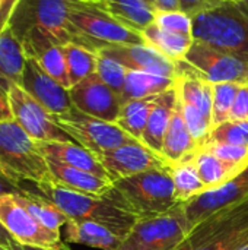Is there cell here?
<instances>
[{"label":"cell","instance_id":"1","mask_svg":"<svg viewBox=\"0 0 248 250\" xmlns=\"http://www.w3.org/2000/svg\"><path fill=\"white\" fill-rule=\"evenodd\" d=\"M105 196L136 218L162 215L180 205L175 199L171 166L113 182Z\"/></svg>","mask_w":248,"mask_h":250},{"label":"cell","instance_id":"2","mask_svg":"<svg viewBox=\"0 0 248 250\" xmlns=\"http://www.w3.org/2000/svg\"><path fill=\"white\" fill-rule=\"evenodd\" d=\"M73 1L75 0H19L7 26L19 40H22L29 29L39 28L63 45L77 44L98 53L102 45L80 32L70 21Z\"/></svg>","mask_w":248,"mask_h":250},{"label":"cell","instance_id":"3","mask_svg":"<svg viewBox=\"0 0 248 250\" xmlns=\"http://www.w3.org/2000/svg\"><path fill=\"white\" fill-rule=\"evenodd\" d=\"M196 41L248 63V0L218 3L191 18Z\"/></svg>","mask_w":248,"mask_h":250},{"label":"cell","instance_id":"4","mask_svg":"<svg viewBox=\"0 0 248 250\" xmlns=\"http://www.w3.org/2000/svg\"><path fill=\"white\" fill-rule=\"evenodd\" d=\"M34 188L37 190L35 193L51 201L69 217V220L96 221L111 227L121 237H126L139 220L107 196L76 192L56 183L53 179L38 183Z\"/></svg>","mask_w":248,"mask_h":250},{"label":"cell","instance_id":"5","mask_svg":"<svg viewBox=\"0 0 248 250\" xmlns=\"http://www.w3.org/2000/svg\"><path fill=\"white\" fill-rule=\"evenodd\" d=\"M0 170L15 183L34 186L50 180L47 158L18 122H0Z\"/></svg>","mask_w":248,"mask_h":250},{"label":"cell","instance_id":"6","mask_svg":"<svg viewBox=\"0 0 248 250\" xmlns=\"http://www.w3.org/2000/svg\"><path fill=\"white\" fill-rule=\"evenodd\" d=\"M248 242V199L194 226L175 250H237Z\"/></svg>","mask_w":248,"mask_h":250},{"label":"cell","instance_id":"7","mask_svg":"<svg viewBox=\"0 0 248 250\" xmlns=\"http://www.w3.org/2000/svg\"><path fill=\"white\" fill-rule=\"evenodd\" d=\"M190 233L183 204L167 214L139 218L117 250H175Z\"/></svg>","mask_w":248,"mask_h":250},{"label":"cell","instance_id":"8","mask_svg":"<svg viewBox=\"0 0 248 250\" xmlns=\"http://www.w3.org/2000/svg\"><path fill=\"white\" fill-rule=\"evenodd\" d=\"M54 119L56 123L75 142L92 151L94 154H99L126 144L137 142V139L126 133L117 123L88 116L75 107L63 114L54 116Z\"/></svg>","mask_w":248,"mask_h":250},{"label":"cell","instance_id":"9","mask_svg":"<svg viewBox=\"0 0 248 250\" xmlns=\"http://www.w3.org/2000/svg\"><path fill=\"white\" fill-rule=\"evenodd\" d=\"M73 25L95 42L105 45H142V34L110 16L99 3L73 1L70 10Z\"/></svg>","mask_w":248,"mask_h":250},{"label":"cell","instance_id":"10","mask_svg":"<svg viewBox=\"0 0 248 250\" xmlns=\"http://www.w3.org/2000/svg\"><path fill=\"white\" fill-rule=\"evenodd\" d=\"M13 120L37 142H70L73 141L57 123L44 105L32 98L20 85L7 89Z\"/></svg>","mask_w":248,"mask_h":250},{"label":"cell","instance_id":"11","mask_svg":"<svg viewBox=\"0 0 248 250\" xmlns=\"http://www.w3.org/2000/svg\"><path fill=\"white\" fill-rule=\"evenodd\" d=\"M0 224L23 246L57 248L63 245L61 233L44 227L20 204L18 195L0 196Z\"/></svg>","mask_w":248,"mask_h":250},{"label":"cell","instance_id":"12","mask_svg":"<svg viewBox=\"0 0 248 250\" xmlns=\"http://www.w3.org/2000/svg\"><path fill=\"white\" fill-rule=\"evenodd\" d=\"M184 60L203 73L212 83H248V63L246 60L213 48L202 41L194 40Z\"/></svg>","mask_w":248,"mask_h":250},{"label":"cell","instance_id":"13","mask_svg":"<svg viewBox=\"0 0 248 250\" xmlns=\"http://www.w3.org/2000/svg\"><path fill=\"white\" fill-rule=\"evenodd\" d=\"M96 157L111 182L171 166L161 154L155 152L139 141L99 152Z\"/></svg>","mask_w":248,"mask_h":250},{"label":"cell","instance_id":"14","mask_svg":"<svg viewBox=\"0 0 248 250\" xmlns=\"http://www.w3.org/2000/svg\"><path fill=\"white\" fill-rule=\"evenodd\" d=\"M248 199V167L235 176L232 180L224 186L202 193L189 202L183 204L184 215L191 230L194 226L202 223L205 218L213 215L215 212L225 209L231 205H237Z\"/></svg>","mask_w":248,"mask_h":250},{"label":"cell","instance_id":"15","mask_svg":"<svg viewBox=\"0 0 248 250\" xmlns=\"http://www.w3.org/2000/svg\"><path fill=\"white\" fill-rule=\"evenodd\" d=\"M70 100L79 111L115 123L121 110L118 95L96 75H91L69 89Z\"/></svg>","mask_w":248,"mask_h":250},{"label":"cell","instance_id":"16","mask_svg":"<svg viewBox=\"0 0 248 250\" xmlns=\"http://www.w3.org/2000/svg\"><path fill=\"white\" fill-rule=\"evenodd\" d=\"M20 86L54 116L63 114L73 107L69 89L51 78L31 57H26Z\"/></svg>","mask_w":248,"mask_h":250},{"label":"cell","instance_id":"17","mask_svg":"<svg viewBox=\"0 0 248 250\" xmlns=\"http://www.w3.org/2000/svg\"><path fill=\"white\" fill-rule=\"evenodd\" d=\"M20 41L26 57L34 59L51 78H54L63 86L67 89L72 88L61 42L39 28L29 29Z\"/></svg>","mask_w":248,"mask_h":250},{"label":"cell","instance_id":"18","mask_svg":"<svg viewBox=\"0 0 248 250\" xmlns=\"http://www.w3.org/2000/svg\"><path fill=\"white\" fill-rule=\"evenodd\" d=\"M98 53L118 62L127 70L146 72V73H153V75L172 78V79H175V75H177L175 63L146 44L105 45Z\"/></svg>","mask_w":248,"mask_h":250},{"label":"cell","instance_id":"19","mask_svg":"<svg viewBox=\"0 0 248 250\" xmlns=\"http://www.w3.org/2000/svg\"><path fill=\"white\" fill-rule=\"evenodd\" d=\"M42 154L45 158H51L56 161H60L63 164H67L70 167L92 173L98 177L110 180L105 168L102 167L101 161L98 160L96 154L86 149L85 146L79 145L75 141L70 142H38Z\"/></svg>","mask_w":248,"mask_h":250},{"label":"cell","instance_id":"20","mask_svg":"<svg viewBox=\"0 0 248 250\" xmlns=\"http://www.w3.org/2000/svg\"><path fill=\"white\" fill-rule=\"evenodd\" d=\"M64 237L67 243L99 250H117L124 239L111 227L89 220H69Z\"/></svg>","mask_w":248,"mask_h":250},{"label":"cell","instance_id":"21","mask_svg":"<svg viewBox=\"0 0 248 250\" xmlns=\"http://www.w3.org/2000/svg\"><path fill=\"white\" fill-rule=\"evenodd\" d=\"M47 164H48L51 179L56 183H58L67 189L82 192V193L95 195V196H105L113 186L111 180H107V179L98 177L92 173L70 167L60 161L47 158Z\"/></svg>","mask_w":248,"mask_h":250},{"label":"cell","instance_id":"22","mask_svg":"<svg viewBox=\"0 0 248 250\" xmlns=\"http://www.w3.org/2000/svg\"><path fill=\"white\" fill-rule=\"evenodd\" d=\"M177 101H178V94L175 85L158 95L156 103L149 114L148 125L142 138V142L146 146H149L151 149H153L161 155H162L164 138L171 123Z\"/></svg>","mask_w":248,"mask_h":250},{"label":"cell","instance_id":"23","mask_svg":"<svg viewBox=\"0 0 248 250\" xmlns=\"http://www.w3.org/2000/svg\"><path fill=\"white\" fill-rule=\"evenodd\" d=\"M26 54L22 41L6 26L0 32V83L9 89L12 85H20Z\"/></svg>","mask_w":248,"mask_h":250},{"label":"cell","instance_id":"24","mask_svg":"<svg viewBox=\"0 0 248 250\" xmlns=\"http://www.w3.org/2000/svg\"><path fill=\"white\" fill-rule=\"evenodd\" d=\"M199 149L197 141L193 138L191 132L189 130L183 111H181V104L180 100L177 101L171 123L168 126V130L164 138L162 144V157L170 163H178L184 160L187 155L196 152Z\"/></svg>","mask_w":248,"mask_h":250},{"label":"cell","instance_id":"25","mask_svg":"<svg viewBox=\"0 0 248 250\" xmlns=\"http://www.w3.org/2000/svg\"><path fill=\"white\" fill-rule=\"evenodd\" d=\"M142 37L146 45L155 48L158 53L174 63L184 60L194 42V37L191 34L168 31L161 28L155 22H152L148 28L142 31Z\"/></svg>","mask_w":248,"mask_h":250},{"label":"cell","instance_id":"26","mask_svg":"<svg viewBox=\"0 0 248 250\" xmlns=\"http://www.w3.org/2000/svg\"><path fill=\"white\" fill-rule=\"evenodd\" d=\"M101 7L115 21L140 34L155 21L156 13L146 0H101Z\"/></svg>","mask_w":248,"mask_h":250},{"label":"cell","instance_id":"27","mask_svg":"<svg viewBox=\"0 0 248 250\" xmlns=\"http://www.w3.org/2000/svg\"><path fill=\"white\" fill-rule=\"evenodd\" d=\"M194 164L197 167L202 182L208 188V192L224 186L225 183H228L229 180H232L235 176H238L241 171L246 170L219 160L218 157H215L212 152H209L202 146L194 152Z\"/></svg>","mask_w":248,"mask_h":250},{"label":"cell","instance_id":"28","mask_svg":"<svg viewBox=\"0 0 248 250\" xmlns=\"http://www.w3.org/2000/svg\"><path fill=\"white\" fill-rule=\"evenodd\" d=\"M171 176L178 204H186L190 199L208 192V188L202 182L194 164V152L187 155L184 160L171 164Z\"/></svg>","mask_w":248,"mask_h":250},{"label":"cell","instance_id":"29","mask_svg":"<svg viewBox=\"0 0 248 250\" xmlns=\"http://www.w3.org/2000/svg\"><path fill=\"white\" fill-rule=\"evenodd\" d=\"M174 85H175V79L172 78H165V76L146 73V72L129 70L120 101L121 104H124L132 100H140V98L159 95L165 92L167 89L172 88Z\"/></svg>","mask_w":248,"mask_h":250},{"label":"cell","instance_id":"30","mask_svg":"<svg viewBox=\"0 0 248 250\" xmlns=\"http://www.w3.org/2000/svg\"><path fill=\"white\" fill-rule=\"evenodd\" d=\"M158 95L140 98V100H132L124 104H121V110L117 119V125L130 136L142 142L149 114L156 103Z\"/></svg>","mask_w":248,"mask_h":250},{"label":"cell","instance_id":"31","mask_svg":"<svg viewBox=\"0 0 248 250\" xmlns=\"http://www.w3.org/2000/svg\"><path fill=\"white\" fill-rule=\"evenodd\" d=\"M18 198L20 204L29 211V214L50 230L60 231V229L64 227L69 221V217L60 208L35 192L28 190L26 195H18Z\"/></svg>","mask_w":248,"mask_h":250},{"label":"cell","instance_id":"32","mask_svg":"<svg viewBox=\"0 0 248 250\" xmlns=\"http://www.w3.org/2000/svg\"><path fill=\"white\" fill-rule=\"evenodd\" d=\"M64 56L72 86L96 73L98 53L77 44H64Z\"/></svg>","mask_w":248,"mask_h":250},{"label":"cell","instance_id":"33","mask_svg":"<svg viewBox=\"0 0 248 250\" xmlns=\"http://www.w3.org/2000/svg\"><path fill=\"white\" fill-rule=\"evenodd\" d=\"M238 83L224 82L213 83V103H212V129L228 122L231 111L240 91Z\"/></svg>","mask_w":248,"mask_h":250},{"label":"cell","instance_id":"34","mask_svg":"<svg viewBox=\"0 0 248 250\" xmlns=\"http://www.w3.org/2000/svg\"><path fill=\"white\" fill-rule=\"evenodd\" d=\"M208 142L248 146V122L228 120L213 127Z\"/></svg>","mask_w":248,"mask_h":250},{"label":"cell","instance_id":"35","mask_svg":"<svg viewBox=\"0 0 248 250\" xmlns=\"http://www.w3.org/2000/svg\"><path fill=\"white\" fill-rule=\"evenodd\" d=\"M127 72L129 70L123 64H120L118 62H115V60H113L110 57H105V56H102V54L98 53L96 75L118 95V98L123 94Z\"/></svg>","mask_w":248,"mask_h":250},{"label":"cell","instance_id":"36","mask_svg":"<svg viewBox=\"0 0 248 250\" xmlns=\"http://www.w3.org/2000/svg\"><path fill=\"white\" fill-rule=\"evenodd\" d=\"M180 104H181V111H183L186 125H187L189 130L191 132L193 138L197 141L199 148H200L209 139V135L212 132V122L199 108H196L194 105L183 103L181 100H180Z\"/></svg>","mask_w":248,"mask_h":250},{"label":"cell","instance_id":"37","mask_svg":"<svg viewBox=\"0 0 248 250\" xmlns=\"http://www.w3.org/2000/svg\"><path fill=\"white\" fill-rule=\"evenodd\" d=\"M202 148L208 149L215 157H218L219 160H222L228 164H232V166H237L241 168L248 167V146L206 142L205 145H202Z\"/></svg>","mask_w":248,"mask_h":250},{"label":"cell","instance_id":"38","mask_svg":"<svg viewBox=\"0 0 248 250\" xmlns=\"http://www.w3.org/2000/svg\"><path fill=\"white\" fill-rule=\"evenodd\" d=\"M153 22L164 29L193 35V21L189 15L183 13L181 10H178V12H156Z\"/></svg>","mask_w":248,"mask_h":250},{"label":"cell","instance_id":"39","mask_svg":"<svg viewBox=\"0 0 248 250\" xmlns=\"http://www.w3.org/2000/svg\"><path fill=\"white\" fill-rule=\"evenodd\" d=\"M229 120L248 122V83L240 86V91L237 94Z\"/></svg>","mask_w":248,"mask_h":250},{"label":"cell","instance_id":"40","mask_svg":"<svg viewBox=\"0 0 248 250\" xmlns=\"http://www.w3.org/2000/svg\"><path fill=\"white\" fill-rule=\"evenodd\" d=\"M215 6L210 0H180V10L190 18Z\"/></svg>","mask_w":248,"mask_h":250},{"label":"cell","instance_id":"41","mask_svg":"<svg viewBox=\"0 0 248 250\" xmlns=\"http://www.w3.org/2000/svg\"><path fill=\"white\" fill-rule=\"evenodd\" d=\"M28 190H29L28 188H23L22 185L15 183L0 170V196H3V195H26Z\"/></svg>","mask_w":248,"mask_h":250},{"label":"cell","instance_id":"42","mask_svg":"<svg viewBox=\"0 0 248 250\" xmlns=\"http://www.w3.org/2000/svg\"><path fill=\"white\" fill-rule=\"evenodd\" d=\"M19 0H1L0 4V32L7 26L9 19L12 16V12L15 9V6L18 4Z\"/></svg>","mask_w":248,"mask_h":250},{"label":"cell","instance_id":"43","mask_svg":"<svg viewBox=\"0 0 248 250\" xmlns=\"http://www.w3.org/2000/svg\"><path fill=\"white\" fill-rule=\"evenodd\" d=\"M12 119H13V116H12L9 94H7V89L0 83V122L12 120Z\"/></svg>","mask_w":248,"mask_h":250},{"label":"cell","instance_id":"44","mask_svg":"<svg viewBox=\"0 0 248 250\" xmlns=\"http://www.w3.org/2000/svg\"><path fill=\"white\" fill-rule=\"evenodd\" d=\"M156 12H178L180 0H149Z\"/></svg>","mask_w":248,"mask_h":250},{"label":"cell","instance_id":"45","mask_svg":"<svg viewBox=\"0 0 248 250\" xmlns=\"http://www.w3.org/2000/svg\"><path fill=\"white\" fill-rule=\"evenodd\" d=\"M0 246L7 250H15L19 246V243L12 237V234L1 224H0Z\"/></svg>","mask_w":248,"mask_h":250},{"label":"cell","instance_id":"46","mask_svg":"<svg viewBox=\"0 0 248 250\" xmlns=\"http://www.w3.org/2000/svg\"><path fill=\"white\" fill-rule=\"evenodd\" d=\"M15 250H69L67 246L63 243L57 248H41V246H23V245H19Z\"/></svg>","mask_w":248,"mask_h":250},{"label":"cell","instance_id":"47","mask_svg":"<svg viewBox=\"0 0 248 250\" xmlns=\"http://www.w3.org/2000/svg\"><path fill=\"white\" fill-rule=\"evenodd\" d=\"M76 1H85V3H99V0H76Z\"/></svg>","mask_w":248,"mask_h":250},{"label":"cell","instance_id":"48","mask_svg":"<svg viewBox=\"0 0 248 250\" xmlns=\"http://www.w3.org/2000/svg\"><path fill=\"white\" fill-rule=\"evenodd\" d=\"M237 250H248V242H247V243H244V245H243L241 248H238Z\"/></svg>","mask_w":248,"mask_h":250},{"label":"cell","instance_id":"49","mask_svg":"<svg viewBox=\"0 0 248 250\" xmlns=\"http://www.w3.org/2000/svg\"><path fill=\"white\" fill-rule=\"evenodd\" d=\"M213 4H218V3H222V1H228V0H210Z\"/></svg>","mask_w":248,"mask_h":250},{"label":"cell","instance_id":"50","mask_svg":"<svg viewBox=\"0 0 248 250\" xmlns=\"http://www.w3.org/2000/svg\"><path fill=\"white\" fill-rule=\"evenodd\" d=\"M0 250H7V249H4V248H3V246H0Z\"/></svg>","mask_w":248,"mask_h":250},{"label":"cell","instance_id":"51","mask_svg":"<svg viewBox=\"0 0 248 250\" xmlns=\"http://www.w3.org/2000/svg\"><path fill=\"white\" fill-rule=\"evenodd\" d=\"M146 1H148V3H149V0H146ZM149 4H151V3H149ZM152 7H153V6H152Z\"/></svg>","mask_w":248,"mask_h":250},{"label":"cell","instance_id":"52","mask_svg":"<svg viewBox=\"0 0 248 250\" xmlns=\"http://www.w3.org/2000/svg\"><path fill=\"white\" fill-rule=\"evenodd\" d=\"M0 4H1V0H0Z\"/></svg>","mask_w":248,"mask_h":250},{"label":"cell","instance_id":"53","mask_svg":"<svg viewBox=\"0 0 248 250\" xmlns=\"http://www.w3.org/2000/svg\"><path fill=\"white\" fill-rule=\"evenodd\" d=\"M99 1H101V0H99Z\"/></svg>","mask_w":248,"mask_h":250}]
</instances>
